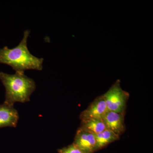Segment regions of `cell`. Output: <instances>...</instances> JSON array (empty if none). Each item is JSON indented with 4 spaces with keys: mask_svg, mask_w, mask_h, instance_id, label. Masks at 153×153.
Returning <instances> with one entry per match:
<instances>
[{
    "mask_svg": "<svg viewBox=\"0 0 153 153\" xmlns=\"http://www.w3.org/2000/svg\"><path fill=\"white\" fill-rule=\"evenodd\" d=\"M74 144L85 153L96 152V141L94 134L78 128L74 137Z\"/></svg>",
    "mask_w": 153,
    "mask_h": 153,
    "instance_id": "obj_6",
    "label": "cell"
},
{
    "mask_svg": "<svg viewBox=\"0 0 153 153\" xmlns=\"http://www.w3.org/2000/svg\"><path fill=\"white\" fill-rule=\"evenodd\" d=\"M79 128L94 134L106 129L102 120L95 118L81 120Z\"/></svg>",
    "mask_w": 153,
    "mask_h": 153,
    "instance_id": "obj_9",
    "label": "cell"
},
{
    "mask_svg": "<svg viewBox=\"0 0 153 153\" xmlns=\"http://www.w3.org/2000/svg\"><path fill=\"white\" fill-rule=\"evenodd\" d=\"M57 152L58 153H85L73 143L61 149H58Z\"/></svg>",
    "mask_w": 153,
    "mask_h": 153,
    "instance_id": "obj_10",
    "label": "cell"
},
{
    "mask_svg": "<svg viewBox=\"0 0 153 153\" xmlns=\"http://www.w3.org/2000/svg\"><path fill=\"white\" fill-rule=\"evenodd\" d=\"M108 111L102 95L97 97L79 115L80 120L88 119H101Z\"/></svg>",
    "mask_w": 153,
    "mask_h": 153,
    "instance_id": "obj_4",
    "label": "cell"
},
{
    "mask_svg": "<svg viewBox=\"0 0 153 153\" xmlns=\"http://www.w3.org/2000/svg\"><path fill=\"white\" fill-rule=\"evenodd\" d=\"M0 80L6 90L4 103L11 106H14L16 102L30 101V97L36 89L35 81L24 72L11 74L1 71Z\"/></svg>",
    "mask_w": 153,
    "mask_h": 153,
    "instance_id": "obj_2",
    "label": "cell"
},
{
    "mask_svg": "<svg viewBox=\"0 0 153 153\" xmlns=\"http://www.w3.org/2000/svg\"><path fill=\"white\" fill-rule=\"evenodd\" d=\"M102 95L108 111L125 114L130 94L122 88L119 79L117 80L109 89Z\"/></svg>",
    "mask_w": 153,
    "mask_h": 153,
    "instance_id": "obj_3",
    "label": "cell"
},
{
    "mask_svg": "<svg viewBox=\"0 0 153 153\" xmlns=\"http://www.w3.org/2000/svg\"><path fill=\"white\" fill-rule=\"evenodd\" d=\"M30 32L25 30L19 45L10 49L6 46L0 49V63L7 64L16 72H24L28 70L42 71L44 59L32 55L27 47Z\"/></svg>",
    "mask_w": 153,
    "mask_h": 153,
    "instance_id": "obj_1",
    "label": "cell"
},
{
    "mask_svg": "<svg viewBox=\"0 0 153 153\" xmlns=\"http://www.w3.org/2000/svg\"><path fill=\"white\" fill-rule=\"evenodd\" d=\"M125 114L108 111L102 118L106 129L120 137L126 130Z\"/></svg>",
    "mask_w": 153,
    "mask_h": 153,
    "instance_id": "obj_5",
    "label": "cell"
},
{
    "mask_svg": "<svg viewBox=\"0 0 153 153\" xmlns=\"http://www.w3.org/2000/svg\"><path fill=\"white\" fill-rule=\"evenodd\" d=\"M95 135L96 141V151L100 150L108 145L120 139V137L108 130L104 131Z\"/></svg>",
    "mask_w": 153,
    "mask_h": 153,
    "instance_id": "obj_8",
    "label": "cell"
},
{
    "mask_svg": "<svg viewBox=\"0 0 153 153\" xmlns=\"http://www.w3.org/2000/svg\"><path fill=\"white\" fill-rule=\"evenodd\" d=\"M19 118L18 111L14 106L4 103L0 105V128L16 127Z\"/></svg>",
    "mask_w": 153,
    "mask_h": 153,
    "instance_id": "obj_7",
    "label": "cell"
}]
</instances>
